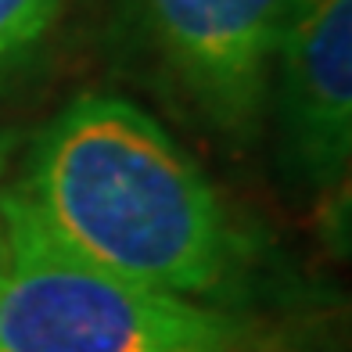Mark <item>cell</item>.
Here are the masks:
<instances>
[{
  "instance_id": "6da1fadb",
  "label": "cell",
  "mask_w": 352,
  "mask_h": 352,
  "mask_svg": "<svg viewBox=\"0 0 352 352\" xmlns=\"http://www.w3.org/2000/svg\"><path fill=\"white\" fill-rule=\"evenodd\" d=\"M47 234L122 280L241 309L252 248L205 169L140 104L87 90L33 137L11 184Z\"/></svg>"
},
{
  "instance_id": "7a4b0ae2",
  "label": "cell",
  "mask_w": 352,
  "mask_h": 352,
  "mask_svg": "<svg viewBox=\"0 0 352 352\" xmlns=\"http://www.w3.org/2000/svg\"><path fill=\"white\" fill-rule=\"evenodd\" d=\"M4 223L0 352H277L248 313L151 292L72 255L11 184Z\"/></svg>"
},
{
  "instance_id": "3957f363",
  "label": "cell",
  "mask_w": 352,
  "mask_h": 352,
  "mask_svg": "<svg viewBox=\"0 0 352 352\" xmlns=\"http://www.w3.org/2000/svg\"><path fill=\"white\" fill-rule=\"evenodd\" d=\"M292 8L295 0H137L140 29L173 90L230 140L259 130Z\"/></svg>"
},
{
  "instance_id": "277c9868",
  "label": "cell",
  "mask_w": 352,
  "mask_h": 352,
  "mask_svg": "<svg viewBox=\"0 0 352 352\" xmlns=\"http://www.w3.org/2000/svg\"><path fill=\"white\" fill-rule=\"evenodd\" d=\"M284 144L302 180L345 190L352 158V0H295L274 54Z\"/></svg>"
},
{
  "instance_id": "5b68a950",
  "label": "cell",
  "mask_w": 352,
  "mask_h": 352,
  "mask_svg": "<svg viewBox=\"0 0 352 352\" xmlns=\"http://www.w3.org/2000/svg\"><path fill=\"white\" fill-rule=\"evenodd\" d=\"M69 0H0V83H14L43 58Z\"/></svg>"
},
{
  "instance_id": "8992f818",
  "label": "cell",
  "mask_w": 352,
  "mask_h": 352,
  "mask_svg": "<svg viewBox=\"0 0 352 352\" xmlns=\"http://www.w3.org/2000/svg\"><path fill=\"white\" fill-rule=\"evenodd\" d=\"M22 148V137L11 126L0 122V277L8 270V223H4V190H8V169L14 162V155Z\"/></svg>"
}]
</instances>
